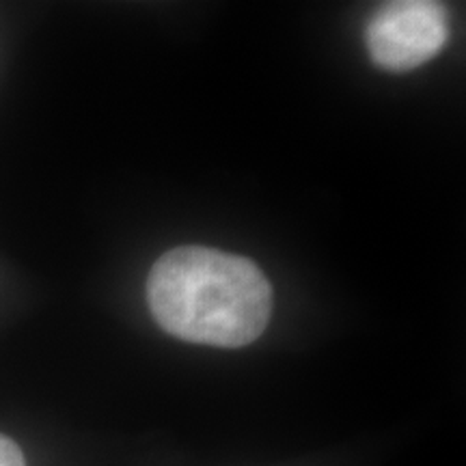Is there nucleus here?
<instances>
[{
	"label": "nucleus",
	"instance_id": "f257e3e1",
	"mask_svg": "<svg viewBox=\"0 0 466 466\" xmlns=\"http://www.w3.org/2000/svg\"><path fill=\"white\" fill-rule=\"evenodd\" d=\"M147 300L168 335L203 346L242 348L270 322L272 285L242 255L179 247L151 268Z\"/></svg>",
	"mask_w": 466,
	"mask_h": 466
},
{
	"label": "nucleus",
	"instance_id": "f03ea898",
	"mask_svg": "<svg viewBox=\"0 0 466 466\" xmlns=\"http://www.w3.org/2000/svg\"><path fill=\"white\" fill-rule=\"evenodd\" d=\"M450 22L432 0H395L370 17L365 44L371 61L387 72H410L445 48Z\"/></svg>",
	"mask_w": 466,
	"mask_h": 466
},
{
	"label": "nucleus",
	"instance_id": "7ed1b4c3",
	"mask_svg": "<svg viewBox=\"0 0 466 466\" xmlns=\"http://www.w3.org/2000/svg\"><path fill=\"white\" fill-rule=\"evenodd\" d=\"M0 466H26L20 447L3 434H0Z\"/></svg>",
	"mask_w": 466,
	"mask_h": 466
}]
</instances>
